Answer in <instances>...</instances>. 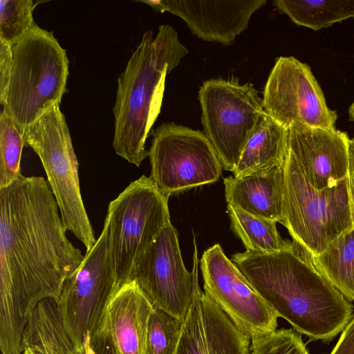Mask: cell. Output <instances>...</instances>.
<instances>
[{"instance_id":"cell-1","label":"cell","mask_w":354,"mask_h":354,"mask_svg":"<svg viewBox=\"0 0 354 354\" xmlns=\"http://www.w3.org/2000/svg\"><path fill=\"white\" fill-rule=\"evenodd\" d=\"M59 209L41 176H24L0 188V348L24 352L30 313L58 299L65 279L84 256L66 236Z\"/></svg>"},{"instance_id":"cell-2","label":"cell","mask_w":354,"mask_h":354,"mask_svg":"<svg viewBox=\"0 0 354 354\" xmlns=\"http://www.w3.org/2000/svg\"><path fill=\"white\" fill-rule=\"evenodd\" d=\"M272 254L236 253L232 261L259 295L310 341H332L353 319V305L295 241Z\"/></svg>"},{"instance_id":"cell-3","label":"cell","mask_w":354,"mask_h":354,"mask_svg":"<svg viewBox=\"0 0 354 354\" xmlns=\"http://www.w3.org/2000/svg\"><path fill=\"white\" fill-rule=\"evenodd\" d=\"M187 53L176 30L162 25L156 36L143 34L118 79L113 146L137 167L148 156L145 142L160 111L167 75Z\"/></svg>"},{"instance_id":"cell-4","label":"cell","mask_w":354,"mask_h":354,"mask_svg":"<svg viewBox=\"0 0 354 354\" xmlns=\"http://www.w3.org/2000/svg\"><path fill=\"white\" fill-rule=\"evenodd\" d=\"M12 62L3 111L23 133L67 91L69 61L52 31L36 25L10 44Z\"/></svg>"},{"instance_id":"cell-5","label":"cell","mask_w":354,"mask_h":354,"mask_svg":"<svg viewBox=\"0 0 354 354\" xmlns=\"http://www.w3.org/2000/svg\"><path fill=\"white\" fill-rule=\"evenodd\" d=\"M283 169L281 224L309 257H317L333 241L354 228L348 177L334 187L317 189L306 181L288 151Z\"/></svg>"},{"instance_id":"cell-6","label":"cell","mask_w":354,"mask_h":354,"mask_svg":"<svg viewBox=\"0 0 354 354\" xmlns=\"http://www.w3.org/2000/svg\"><path fill=\"white\" fill-rule=\"evenodd\" d=\"M23 137L25 145L41 160L66 230L90 251L97 240L82 198L78 161L59 104L52 106L30 124Z\"/></svg>"},{"instance_id":"cell-7","label":"cell","mask_w":354,"mask_h":354,"mask_svg":"<svg viewBox=\"0 0 354 354\" xmlns=\"http://www.w3.org/2000/svg\"><path fill=\"white\" fill-rule=\"evenodd\" d=\"M169 198L142 175L109 203L104 221L116 291L130 283L138 259L171 223Z\"/></svg>"},{"instance_id":"cell-8","label":"cell","mask_w":354,"mask_h":354,"mask_svg":"<svg viewBox=\"0 0 354 354\" xmlns=\"http://www.w3.org/2000/svg\"><path fill=\"white\" fill-rule=\"evenodd\" d=\"M198 98L204 133L224 169L233 172L263 111V100L253 84H241L236 77L204 82Z\"/></svg>"},{"instance_id":"cell-9","label":"cell","mask_w":354,"mask_h":354,"mask_svg":"<svg viewBox=\"0 0 354 354\" xmlns=\"http://www.w3.org/2000/svg\"><path fill=\"white\" fill-rule=\"evenodd\" d=\"M150 178L165 195L217 181L223 165L204 132L165 122L153 133Z\"/></svg>"},{"instance_id":"cell-10","label":"cell","mask_w":354,"mask_h":354,"mask_svg":"<svg viewBox=\"0 0 354 354\" xmlns=\"http://www.w3.org/2000/svg\"><path fill=\"white\" fill-rule=\"evenodd\" d=\"M115 292L109 227L104 221L95 244L86 252L80 267L65 279L57 300L64 327L79 350L84 347L86 334L102 325Z\"/></svg>"},{"instance_id":"cell-11","label":"cell","mask_w":354,"mask_h":354,"mask_svg":"<svg viewBox=\"0 0 354 354\" xmlns=\"http://www.w3.org/2000/svg\"><path fill=\"white\" fill-rule=\"evenodd\" d=\"M263 111L288 129L294 124L335 129L336 111L327 106L310 68L294 57H279L268 76Z\"/></svg>"},{"instance_id":"cell-12","label":"cell","mask_w":354,"mask_h":354,"mask_svg":"<svg viewBox=\"0 0 354 354\" xmlns=\"http://www.w3.org/2000/svg\"><path fill=\"white\" fill-rule=\"evenodd\" d=\"M204 293L250 339L275 331L279 317L259 295L219 243L201 259Z\"/></svg>"},{"instance_id":"cell-13","label":"cell","mask_w":354,"mask_h":354,"mask_svg":"<svg viewBox=\"0 0 354 354\" xmlns=\"http://www.w3.org/2000/svg\"><path fill=\"white\" fill-rule=\"evenodd\" d=\"M134 281L152 304L184 321L194 297L193 271L185 268L176 230L170 223L136 261Z\"/></svg>"},{"instance_id":"cell-14","label":"cell","mask_w":354,"mask_h":354,"mask_svg":"<svg viewBox=\"0 0 354 354\" xmlns=\"http://www.w3.org/2000/svg\"><path fill=\"white\" fill-rule=\"evenodd\" d=\"M349 138L337 129L294 124L288 128L287 151L306 181L317 189L337 185L348 177Z\"/></svg>"},{"instance_id":"cell-15","label":"cell","mask_w":354,"mask_h":354,"mask_svg":"<svg viewBox=\"0 0 354 354\" xmlns=\"http://www.w3.org/2000/svg\"><path fill=\"white\" fill-rule=\"evenodd\" d=\"M157 12L181 18L191 32L207 41L232 44L248 26L252 15L266 0H157L139 1Z\"/></svg>"},{"instance_id":"cell-16","label":"cell","mask_w":354,"mask_h":354,"mask_svg":"<svg viewBox=\"0 0 354 354\" xmlns=\"http://www.w3.org/2000/svg\"><path fill=\"white\" fill-rule=\"evenodd\" d=\"M153 307L134 281L113 295L104 321L122 354H145L147 326Z\"/></svg>"},{"instance_id":"cell-17","label":"cell","mask_w":354,"mask_h":354,"mask_svg":"<svg viewBox=\"0 0 354 354\" xmlns=\"http://www.w3.org/2000/svg\"><path fill=\"white\" fill-rule=\"evenodd\" d=\"M227 205L251 215L282 223L284 205L283 167L263 173L224 179Z\"/></svg>"},{"instance_id":"cell-18","label":"cell","mask_w":354,"mask_h":354,"mask_svg":"<svg viewBox=\"0 0 354 354\" xmlns=\"http://www.w3.org/2000/svg\"><path fill=\"white\" fill-rule=\"evenodd\" d=\"M288 136V129L263 111L244 147L234 176L240 178L283 167Z\"/></svg>"},{"instance_id":"cell-19","label":"cell","mask_w":354,"mask_h":354,"mask_svg":"<svg viewBox=\"0 0 354 354\" xmlns=\"http://www.w3.org/2000/svg\"><path fill=\"white\" fill-rule=\"evenodd\" d=\"M22 346L34 354H84V347L79 350L68 334L54 298L41 301L30 313Z\"/></svg>"},{"instance_id":"cell-20","label":"cell","mask_w":354,"mask_h":354,"mask_svg":"<svg viewBox=\"0 0 354 354\" xmlns=\"http://www.w3.org/2000/svg\"><path fill=\"white\" fill-rule=\"evenodd\" d=\"M309 258L336 289L354 301V228L333 241L319 255Z\"/></svg>"},{"instance_id":"cell-21","label":"cell","mask_w":354,"mask_h":354,"mask_svg":"<svg viewBox=\"0 0 354 354\" xmlns=\"http://www.w3.org/2000/svg\"><path fill=\"white\" fill-rule=\"evenodd\" d=\"M272 3L297 25L315 31L354 18V0H275Z\"/></svg>"},{"instance_id":"cell-22","label":"cell","mask_w":354,"mask_h":354,"mask_svg":"<svg viewBox=\"0 0 354 354\" xmlns=\"http://www.w3.org/2000/svg\"><path fill=\"white\" fill-rule=\"evenodd\" d=\"M227 209L231 228L242 241L246 251L272 254L292 248L293 242L279 234L276 221L251 215L230 205Z\"/></svg>"},{"instance_id":"cell-23","label":"cell","mask_w":354,"mask_h":354,"mask_svg":"<svg viewBox=\"0 0 354 354\" xmlns=\"http://www.w3.org/2000/svg\"><path fill=\"white\" fill-rule=\"evenodd\" d=\"M203 321L208 354H250V337L218 306L207 310Z\"/></svg>"},{"instance_id":"cell-24","label":"cell","mask_w":354,"mask_h":354,"mask_svg":"<svg viewBox=\"0 0 354 354\" xmlns=\"http://www.w3.org/2000/svg\"><path fill=\"white\" fill-rule=\"evenodd\" d=\"M193 268L194 279V297L189 310L183 321L182 333L176 354H208L205 336L201 292L198 280V252L194 243Z\"/></svg>"},{"instance_id":"cell-25","label":"cell","mask_w":354,"mask_h":354,"mask_svg":"<svg viewBox=\"0 0 354 354\" xmlns=\"http://www.w3.org/2000/svg\"><path fill=\"white\" fill-rule=\"evenodd\" d=\"M23 133L3 110L0 113V188L9 186L21 175Z\"/></svg>"},{"instance_id":"cell-26","label":"cell","mask_w":354,"mask_h":354,"mask_svg":"<svg viewBox=\"0 0 354 354\" xmlns=\"http://www.w3.org/2000/svg\"><path fill=\"white\" fill-rule=\"evenodd\" d=\"M183 321L153 308L149 317L145 354H176Z\"/></svg>"},{"instance_id":"cell-27","label":"cell","mask_w":354,"mask_h":354,"mask_svg":"<svg viewBox=\"0 0 354 354\" xmlns=\"http://www.w3.org/2000/svg\"><path fill=\"white\" fill-rule=\"evenodd\" d=\"M37 3L32 0H1L0 40L11 44L34 28L33 10Z\"/></svg>"},{"instance_id":"cell-28","label":"cell","mask_w":354,"mask_h":354,"mask_svg":"<svg viewBox=\"0 0 354 354\" xmlns=\"http://www.w3.org/2000/svg\"><path fill=\"white\" fill-rule=\"evenodd\" d=\"M250 354H310L301 334L292 328H281L251 338Z\"/></svg>"},{"instance_id":"cell-29","label":"cell","mask_w":354,"mask_h":354,"mask_svg":"<svg viewBox=\"0 0 354 354\" xmlns=\"http://www.w3.org/2000/svg\"><path fill=\"white\" fill-rule=\"evenodd\" d=\"M89 344L95 354H122L104 319L100 327L89 334Z\"/></svg>"},{"instance_id":"cell-30","label":"cell","mask_w":354,"mask_h":354,"mask_svg":"<svg viewBox=\"0 0 354 354\" xmlns=\"http://www.w3.org/2000/svg\"><path fill=\"white\" fill-rule=\"evenodd\" d=\"M12 55L10 44L0 40V102L6 94L11 74Z\"/></svg>"},{"instance_id":"cell-31","label":"cell","mask_w":354,"mask_h":354,"mask_svg":"<svg viewBox=\"0 0 354 354\" xmlns=\"http://www.w3.org/2000/svg\"><path fill=\"white\" fill-rule=\"evenodd\" d=\"M331 353L333 354H354V316L342 332Z\"/></svg>"},{"instance_id":"cell-32","label":"cell","mask_w":354,"mask_h":354,"mask_svg":"<svg viewBox=\"0 0 354 354\" xmlns=\"http://www.w3.org/2000/svg\"><path fill=\"white\" fill-rule=\"evenodd\" d=\"M348 115L350 120L354 122V102L350 106L348 109ZM348 153H349V171H354V136L349 139L348 143Z\"/></svg>"},{"instance_id":"cell-33","label":"cell","mask_w":354,"mask_h":354,"mask_svg":"<svg viewBox=\"0 0 354 354\" xmlns=\"http://www.w3.org/2000/svg\"><path fill=\"white\" fill-rule=\"evenodd\" d=\"M349 192L351 203L354 218V171H350L348 175Z\"/></svg>"},{"instance_id":"cell-34","label":"cell","mask_w":354,"mask_h":354,"mask_svg":"<svg viewBox=\"0 0 354 354\" xmlns=\"http://www.w3.org/2000/svg\"><path fill=\"white\" fill-rule=\"evenodd\" d=\"M22 354H34L32 351L29 348H26Z\"/></svg>"},{"instance_id":"cell-35","label":"cell","mask_w":354,"mask_h":354,"mask_svg":"<svg viewBox=\"0 0 354 354\" xmlns=\"http://www.w3.org/2000/svg\"><path fill=\"white\" fill-rule=\"evenodd\" d=\"M330 354H333L332 353H330Z\"/></svg>"}]
</instances>
